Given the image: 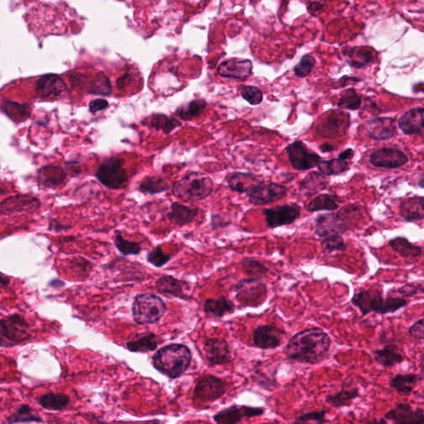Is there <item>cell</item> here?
<instances>
[{"mask_svg":"<svg viewBox=\"0 0 424 424\" xmlns=\"http://www.w3.org/2000/svg\"><path fill=\"white\" fill-rule=\"evenodd\" d=\"M331 341L321 328L313 327L295 334L285 348L287 361L317 365L326 360L329 354Z\"/></svg>","mask_w":424,"mask_h":424,"instance_id":"cell-1","label":"cell"},{"mask_svg":"<svg viewBox=\"0 0 424 424\" xmlns=\"http://www.w3.org/2000/svg\"><path fill=\"white\" fill-rule=\"evenodd\" d=\"M191 352L183 344H170L159 349L153 355L152 363L156 370L167 378L178 379L190 367Z\"/></svg>","mask_w":424,"mask_h":424,"instance_id":"cell-2","label":"cell"},{"mask_svg":"<svg viewBox=\"0 0 424 424\" xmlns=\"http://www.w3.org/2000/svg\"><path fill=\"white\" fill-rule=\"evenodd\" d=\"M213 191V182L207 175L191 173L176 182L173 194L185 202H195L205 200Z\"/></svg>","mask_w":424,"mask_h":424,"instance_id":"cell-3","label":"cell"},{"mask_svg":"<svg viewBox=\"0 0 424 424\" xmlns=\"http://www.w3.org/2000/svg\"><path fill=\"white\" fill-rule=\"evenodd\" d=\"M167 310L163 300L153 294L138 295L132 305V315L139 325H151L158 322Z\"/></svg>","mask_w":424,"mask_h":424,"instance_id":"cell-4","label":"cell"},{"mask_svg":"<svg viewBox=\"0 0 424 424\" xmlns=\"http://www.w3.org/2000/svg\"><path fill=\"white\" fill-rule=\"evenodd\" d=\"M30 328L29 322L19 314L0 320V346L10 347L29 341Z\"/></svg>","mask_w":424,"mask_h":424,"instance_id":"cell-5","label":"cell"},{"mask_svg":"<svg viewBox=\"0 0 424 424\" xmlns=\"http://www.w3.org/2000/svg\"><path fill=\"white\" fill-rule=\"evenodd\" d=\"M99 182L112 190L122 189L128 183V174L123 167V160L110 158L106 160L97 172Z\"/></svg>","mask_w":424,"mask_h":424,"instance_id":"cell-6","label":"cell"},{"mask_svg":"<svg viewBox=\"0 0 424 424\" xmlns=\"http://www.w3.org/2000/svg\"><path fill=\"white\" fill-rule=\"evenodd\" d=\"M227 383L217 376L207 375L196 384L193 399L203 403L214 402L226 394Z\"/></svg>","mask_w":424,"mask_h":424,"instance_id":"cell-7","label":"cell"},{"mask_svg":"<svg viewBox=\"0 0 424 424\" xmlns=\"http://www.w3.org/2000/svg\"><path fill=\"white\" fill-rule=\"evenodd\" d=\"M351 123L350 115L342 110H333L316 127V133L325 138L341 137Z\"/></svg>","mask_w":424,"mask_h":424,"instance_id":"cell-8","label":"cell"},{"mask_svg":"<svg viewBox=\"0 0 424 424\" xmlns=\"http://www.w3.org/2000/svg\"><path fill=\"white\" fill-rule=\"evenodd\" d=\"M285 150L291 166L296 170L307 171L314 169L322 161L320 155L310 152L305 143L298 140L290 143Z\"/></svg>","mask_w":424,"mask_h":424,"instance_id":"cell-9","label":"cell"},{"mask_svg":"<svg viewBox=\"0 0 424 424\" xmlns=\"http://www.w3.org/2000/svg\"><path fill=\"white\" fill-rule=\"evenodd\" d=\"M268 228H275L289 226L293 224L301 215V207L298 204L292 203L286 205L268 208L263 211Z\"/></svg>","mask_w":424,"mask_h":424,"instance_id":"cell-10","label":"cell"},{"mask_svg":"<svg viewBox=\"0 0 424 424\" xmlns=\"http://www.w3.org/2000/svg\"><path fill=\"white\" fill-rule=\"evenodd\" d=\"M235 290L237 298L247 306H258V302L262 303L263 298H266V285L257 278L241 280L235 286Z\"/></svg>","mask_w":424,"mask_h":424,"instance_id":"cell-11","label":"cell"},{"mask_svg":"<svg viewBox=\"0 0 424 424\" xmlns=\"http://www.w3.org/2000/svg\"><path fill=\"white\" fill-rule=\"evenodd\" d=\"M287 188L281 184L262 182L250 193L249 202L255 206H266L286 197Z\"/></svg>","mask_w":424,"mask_h":424,"instance_id":"cell-12","label":"cell"},{"mask_svg":"<svg viewBox=\"0 0 424 424\" xmlns=\"http://www.w3.org/2000/svg\"><path fill=\"white\" fill-rule=\"evenodd\" d=\"M266 410L261 407L231 405L219 411L213 416L217 424H237L244 419L259 417L265 414Z\"/></svg>","mask_w":424,"mask_h":424,"instance_id":"cell-13","label":"cell"},{"mask_svg":"<svg viewBox=\"0 0 424 424\" xmlns=\"http://www.w3.org/2000/svg\"><path fill=\"white\" fill-rule=\"evenodd\" d=\"M41 202L39 199L30 195L12 196L0 203V212L5 215L32 213L39 209Z\"/></svg>","mask_w":424,"mask_h":424,"instance_id":"cell-14","label":"cell"},{"mask_svg":"<svg viewBox=\"0 0 424 424\" xmlns=\"http://www.w3.org/2000/svg\"><path fill=\"white\" fill-rule=\"evenodd\" d=\"M409 160L403 152L394 148H382L370 156L372 165L390 169H399L409 163Z\"/></svg>","mask_w":424,"mask_h":424,"instance_id":"cell-15","label":"cell"},{"mask_svg":"<svg viewBox=\"0 0 424 424\" xmlns=\"http://www.w3.org/2000/svg\"><path fill=\"white\" fill-rule=\"evenodd\" d=\"M203 351L210 366H224L231 362V352L226 340L207 339L204 343Z\"/></svg>","mask_w":424,"mask_h":424,"instance_id":"cell-16","label":"cell"},{"mask_svg":"<svg viewBox=\"0 0 424 424\" xmlns=\"http://www.w3.org/2000/svg\"><path fill=\"white\" fill-rule=\"evenodd\" d=\"M285 331L272 325H262L256 327L253 331V342L261 350L276 349L282 345Z\"/></svg>","mask_w":424,"mask_h":424,"instance_id":"cell-17","label":"cell"},{"mask_svg":"<svg viewBox=\"0 0 424 424\" xmlns=\"http://www.w3.org/2000/svg\"><path fill=\"white\" fill-rule=\"evenodd\" d=\"M348 231H350V228L339 217L337 212L319 215L315 220V233L320 237L341 235Z\"/></svg>","mask_w":424,"mask_h":424,"instance_id":"cell-18","label":"cell"},{"mask_svg":"<svg viewBox=\"0 0 424 424\" xmlns=\"http://www.w3.org/2000/svg\"><path fill=\"white\" fill-rule=\"evenodd\" d=\"M385 419L392 424H424V412L422 408L414 410L409 403H400L387 412Z\"/></svg>","mask_w":424,"mask_h":424,"instance_id":"cell-19","label":"cell"},{"mask_svg":"<svg viewBox=\"0 0 424 424\" xmlns=\"http://www.w3.org/2000/svg\"><path fill=\"white\" fill-rule=\"evenodd\" d=\"M253 64L249 59L232 58L219 66L217 73L223 78L245 81L250 77Z\"/></svg>","mask_w":424,"mask_h":424,"instance_id":"cell-20","label":"cell"},{"mask_svg":"<svg viewBox=\"0 0 424 424\" xmlns=\"http://www.w3.org/2000/svg\"><path fill=\"white\" fill-rule=\"evenodd\" d=\"M384 298L378 290H362L355 294L351 303L357 307L362 315L378 314L383 305Z\"/></svg>","mask_w":424,"mask_h":424,"instance_id":"cell-21","label":"cell"},{"mask_svg":"<svg viewBox=\"0 0 424 424\" xmlns=\"http://www.w3.org/2000/svg\"><path fill=\"white\" fill-rule=\"evenodd\" d=\"M366 130L370 138L376 140L390 139L397 134L395 119L390 117L371 119L366 123Z\"/></svg>","mask_w":424,"mask_h":424,"instance_id":"cell-22","label":"cell"},{"mask_svg":"<svg viewBox=\"0 0 424 424\" xmlns=\"http://www.w3.org/2000/svg\"><path fill=\"white\" fill-rule=\"evenodd\" d=\"M375 51L370 47H346L343 51L346 61L351 67L355 69H362L375 59Z\"/></svg>","mask_w":424,"mask_h":424,"instance_id":"cell-23","label":"cell"},{"mask_svg":"<svg viewBox=\"0 0 424 424\" xmlns=\"http://www.w3.org/2000/svg\"><path fill=\"white\" fill-rule=\"evenodd\" d=\"M227 185L238 193H250L263 181L257 176L247 173H233L227 176Z\"/></svg>","mask_w":424,"mask_h":424,"instance_id":"cell-24","label":"cell"},{"mask_svg":"<svg viewBox=\"0 0 424 424\" xmlns=\"http://www.w3.org/2000/svg\"><path fill=\"white\" fill-rule=\"evenodd\" d=\"M423 108H414L400 116L398 126L403 134L413 135L423 130Z\"/></svg>","mask_w":424,"mask_h":424,"instance_id":"cell-25","label":"cell"},{"mask_svg":"<svg viewBox=\"0 0 424 424\" xmlns=\"http://www.w3.org/2000/svg\"><path fill=\"white\" fill-rule=\"evenodd\" d=\"M35 90L43 97H56L66 90V84L58 75H44L36 83Z\"/></svg>","mask_w":424,"mask_h":424,"instance_id":"cell-26","label":"cell"},{"mask_svg":"<svg viewBox=\"0 0 424 424\" xmlns=\"http://www.w3.org/2000/svg\"><path fill=\"white\" fill-rule=\"evenodd\" d=\"M399 215L408 222H422L424 217L423 198L413 197L400 203Z\"/></svg>","mask_w":424,"mask_h":424,"instance_id":"cell-27","label":"cell"},{"mask_svg":"<svg viewBox=\"0 0 424 424\" xmlns=\"http://www.w3.org/2000/svg\"><path fill=\"white\" fill-rule=\"evenodd\" d=\"M199 213L198 208H193L178 202H174L167 218L172 223L178 226L188 225L194 221Z\"/></svg>","mask_w":424,"mask_h":424,"instance_id":"cell-28","label":"cell"},{"mask_svg":"<svg viewBox=\"0 0 424 424\" xmlns=\"http://www.w3.org/2000/svg\"><path fill=\"white\" fill-rule=\"evenodd\" d=\"M186 283L175 279L173 276L164 275L156 282L155 287L158 294L165 296H173V297L188 299L187 295L184 293V286Z\"/></svg>","mask_w":424,"mask_h":424,"instance_id":"cell-29","label":"cell"},{"mask_svg":"<svg viewBox=\"0 0 424 424\" xmlns=\"http://www.w3.org/2000/svg\"><path fill=\"white\" fill-rule=\"evenodd\" d=\"M160 341L157 335L146 333L136 335L134 338L126 343L127 349L136 353H148L157 349Z\"/></svg>","mask_w":424,"mask_h":424,"instance_id":"cell-30","label":"cell"},{"mask_svg":"<svg viewBox=\"0 0 424 424\" xmlns=\"http://www.w3.org/2000/svg\"><path fill=\"white\" fill-rule=\"evenodd\" d=\"M372 354L375 361L384 367H393L405 361L399 348L393 344H389L382 349L375 350Z\"/></svg>","mask_w":424,"mask_h":424,"instance_id":"cell-31","label":"cell"},{"mask_svg":"<svg viewBox=\"0 0 424 424\" xmlns=\"http://www.w3.org/2000/svg\"><path fill=\"white\" fill-rule=\"evenodd\" d=\"M423 381V375L419 374H398L390 379V386L399 394L407 395L412 393L419 381Z\"/></svg>","mask_w":424,"mask_h":424,"instance_id":"cell-32","label":"cell"},{"mask_svg":"<svg viewBox=\"0 0 424 424\" xmlns=\"http://www.w3.org/2000/svg\"><path fill=\"white\" fill-rule=\"evenodd\" d=\"M234 309V303L224 296L217 299H207L203 305L204 313L211 318H222L228 314H231Z\"/></svg>","mask_w":424,"mask_h":424,"instance_id":"cell-33","label":"cell"},{"mask_svg":"<svg viewBox=\"0 0 424 424\" xmlns=\"http://www.w3.org/2000/svg\"><path fill=\"white\" fill-rule=\"evenodd\" d=\"M38 403L43 410L60 412L70 405L71 398L66 394L47 392L40 396Z\"/></svg>","mask_w":424,"mask_h":424,"instance_id":"cell-34","label":"cell"},{"mask_svg":"<svg viewBox=\"0 0 424 424\" xmlns=\"http://www.w3.org/2000/svg\"><path fill=\"white\" fill-rule=\"evenodd\" d=\"M328 182L325 176L318 172H311L299 182V191L304 195H313L326 189Z\"/></svg>","mask_w":424,"mask_h":424,"instance_id":"cell-35","label":"cell"},{"mask_svg":"<svg viewBox=\"0 0 424 424\" xmlns=\"http://www.w3.org/2000/svg\"><path fill=\"white\" fill-rule=\"evenodd\" d=\"M43 419L36 413L33 407L27 403H23L14 413L11 414L6 418L7 424L43 423Z\"/></svg>","mask_w":424,"mask_h":424,"instance_id":"cell-36","label":"cell"},{"mask_svg":"<svg viewBox=\"0 0 424 424\" xmlns=\"http://www.w3.org/2000/svg\"><path fill=\"white\" fill-rule=\"evenodd\" d=\"M359 395L360 392L357 388L343 386L338 393L327 395L326 402L334 408L350 406L352 402L359 397Z\"/></svg>","mask_w":424,"mask_h":424,"instance_id":"cell-37","label":"cell"},{"mask_svg":"<svg viewBox=\"0 0 424 424\" xmlns=\"http://www.w3.org/2000/svg\"><path fill=\"white\" fill-rule=\"evenodd\" d=\"M389 244L392 249L403 258H418L423 255L421 247L414 245L405 237L392 239Z\"/></svg>","mask_w":424,"mask_h":424,"instance_id":"cell-38","label":"cell"},{"mask_svg":"<svg viewBox=\"0 0 424 424\" xmlns=\"http://www.w3.org/2000/svg\"><path fill=\"white\" fill-rule=\"evenodd\" d=\"M339 199L330 194H320L309 202L307 211L316 212L320 211H335L338 209Z\"/></svg>","mask_w":424,"mask_h":424,"instance_id":"cell-39","label":"cell"},{"mask_svg":"<svg viewBox=\"0 0 424 424\" xmlns=\"http://www.w3.org/2000/svg\"><path fill=\"white\" fill-rule=\"evenodd\" d=\"M320 174L325 176H335L345 173L349 169V163L340 158L325 160L317 166Z\"/></svg>","mask_w":424,"mask_h":424,"instance_id":"cell-40","label":"cell"},{"mask_svg":"<svg viewBox=\"0 0 424 424\" xmlns=\"http://www.w3.org/2000/svg\"><path fill=\"white\" fill-rule=\"evenodd\" d=\"M169 186L165 180L156 177H147L139 184L138 190L142 193L155 195L169 190Z\"/></svg>","mask_w":424,"mask_h":424,"instance_id":"cell-41","label":"cell"},{"mask_svg":"<svg viewBox=\"0 0 424 424\" xmlns=\"http://www.w3.org/2000/svg\"><path fill=\"white\" fill-rule=\"evenodd\" d=\"M207 103L204 99H193L188 103L186 106L180 107L177 110V115L183 121H191L198 117L206 109Z\"/></svg>","mask_w":424,"mask_h":424,"instance_id":"cell-42","label":"cell"},{"mask_svg":"<svg viewBox=\"0 0 424 424\" xmlns=\"http://www.w3.org/2000/svg\"><path fill=\"white\" fill-rule=\"evenodd\" d=\"M114 242L115 247L123 255H138L141 253L142 247L139 243L127 241L119 231L115 232Z\"/></svg>","mask_w":424,"mask_h":424,"instance_id":"cell-43","label":"cell"},{"mask_svg":"<svg viewBox=\"0 0 424 424\" xmlns=\"http://www.w3.org/2000/svg\"><path fill=\"white\" fill-rule=\"evenodd\" d=\"M362 99L353 88H350L343 92L342 97H340L338 106L341 109L348 110H357L361 108Z\"/></svg>","mask_w":424,"mask_h":424,"instance_id":"cell-44","label":"cell"},{"mask_svg":"<svg viewBox=\"0 0 424 424\" xmlns=\"http://www.w3.org/2000/svg\"><path fill=\"white\" fill-rule=\"evenodd\" d=\"M337 213L350 228V230H351L352 226L357 225L360 220L362 218V209L357 205L343 207Z\"/></svg>","mask_w":424,"mask_h":424,"instance_id":"cell-45","label":"cell"},{"mask_svg":"<svg viewBox=\"0 0 424 424\" xmlns=\"http://www.w3.org/2000/svg\"><path fill=\"white\" fill-rule=\"evenodd\" d=\"M316 59L310 54L304 55L300 62L294 68L296 75L299 78H305L311 73L316 67Z\"/></svg>","mask_w":424,"mask_h":424,"instance_id":"cell-46","label":"cell"},{"mask_svg":"<svg viewBox=\"0 0 424 424\" xmlns=\"http://www.w3.org/2000/svg\"><path fill=\"white\" fill-rule=\"evenodd\" d=\"M151 126L156 130H163L166 133H169L176 127L181 126V123L177 119L167 117L165 115H155L151 119Z\"/></svg>","mask_w":424,"mask_h":424,"instance_id":"cell-47","label":"cell"},{"mask_svg":"<svg viewBox=\"0 0 424 424\" xmlns=\"http://www.w3.org/2000/svg\"><path fill=\"white\" fill-rule=\"evenodd\" d=\"M327 410L314 411L296 418L292 424H326Z\"/></svg>","mask_w":424,"mask_h":424,"instance_id":"cell-48","label":"cell"},{"mask_svg":"<svg viewBox=\"0 0 424 424\" xmlns=\"http://www.w3.org/2000/svg\"><path fill=\"white\" fill-rule=\"evenodd\" d=\"M172 255L164 253L161 246H158L153 250L149 252L147 255V261L155 268H163L171 261Z\"/></svg>","mask_w":424,"mask_h":424,"instance_id":"cell-49","label":"cell"},{"mask_svg":"<svg viewBox=\"0 0 424 424\" xmlns=\"http://www.w3.org/2000/svg\"><path fill=\"white\" fill-rule=\"evenodd\" d=\"M322 248L327 254L333 253L335 251H345L346 246L342 235H333L327 237L322 242Z\"/></svg>","mask_w":424,"mask_h":424,"instance_id":"cell-50","label":"cell"},{"mask_svg":"<svg viewBox=\"0 0 424 424\" xmlns=\"http://www.w3.org/2000/svg\"><path fill=\"white\" fill-rule=\"evenodd\" d=\"M243 269L246 273L250 275L265 276L269 272V269L261 262L255 261L254 259H246L242 262Z\"/></svg>","mask_w":424,"mask_h":424,"instance_id":"cell-51","label":"cell"},{"mask_svg":"<svg viewBox=\"0 0 424 424\" xmlns=\"http://www.w3.org/2000/svg\"><path fill=\"white\" fill-rule=\"evenodd\" d=\"M241 93L242 97L252 106H258L263 102V92L258 87L245 86L242 87Z\"/></svg>","mask_w":424,"mask_h":424,"instance_id":"cell-52","label":"cell"},{"mask_svg":"<svg viewBox=\"0 0 424 424\" xmlns=\"http://www.w3.org/2000/svg\"><path fill=\"white\" fill-rule=\"evenodd\" d=\"M407 304L408 302L403 298H387L386 300H384L383 305L378 314L385 315L394 314L396 311L407 306Z\"/></svg>","mask_w":424,"mask_h":424,"instance_id":"cell-53","label":"cell"},{"mask_svg":"<svg viewBox=\"0 0 424 424\" xmlns=\"http://www.w3.org/2000/svg\"><path fill=\"white\" fill-rule=\"evenodd\" d=\"M423 319L419 320L413 326L410 328L409 333L412 338L417 340H423L424 338V327Z\"/></svg>","mask_w":424,"mask_h":424,"instance_id":"cell-54","label":"cell"},{"mask_svg":"<svg viewBox=\"0 0 424 424\" xmlns=\"http://www.w3.org/2000/svg\"><path fill=\"white\" fill-rule=\"evenodd\" d=\"M398 294H401L402 296H405V297H410V296H414L419 293H423V287H419L418 286H414L413 285H406L396 291Z\"/></svg>","mask_w":424,"mask_h":424,"instance_id":"cell-55","label":"cell"},{"mask_svg":"<svg viewBox=\"0 0 424 424\" xmlns=\"http://www.w3.org/2000/svg\"><path fill=\"white\" fill-rule=\"evenodd\" d=\"M89 106L91 113L95 114L98 111L106 109L109 106V103L106 99H97L91 102Z\"/></svg>","mask_w":424,"mask_h":424,"instance_id":"cell-56","label":"cell"},{"mask_svg":"<svg viewBox=\"0 0 424 424\" xmlns=\"http://www.w3.org/2000/svg\"><path fill=\"white\" fill-rule=\"evenodd\" d=\"M323 5L318 2L311 3L310 5L307 7V10L309 11L310 14L315 16V14L321 13L323 10Z\"/></svg>","mask_w":424,"mask_h":424,"instance_id":"cell-57","label":"cell"},{"mask_svg":"<svg viewBox=\"0 0 424 424\" xmlns=\"http://www.w3.org/2000/svg\"><path fill=\"white\" fill-rule=\"evenodd\" d=\"M211 224L214 227H225L228 224H230V222L225 221V220L217 215L212 217Z\"/></svg>","mask_w":424,"mask_h":424,"instance_id":"cell-58","label":"cell"},{"mask_svg":"<svg viewBox=\"0 0 424 424\" xmlns=\"http://www.w3.org/2000/svg\"><path fill=\"white\" fill-rule=\"evenodd\" d=\"M354 155L355 151L353 150L347 149L346 150L343 151L342 153L340 154L338 158L345 160V161H346V160L353 158Z\"/></svg>","mask_w":424,"mask_h":424,"instance_id":"cell-59","label":"cell"},{"mask_svg":"<svg viewBox=\"0 0 424 424\" xmlns=\"http://www.w3.org/2000/svg\"><path fill=\"white\" fill-rule=\"evenodd\" d=\"M319 149L322 152V153H331V152H333L337 150V148L331 145L330 143H324L319 147Z\"/></svg>","mask_w":424,"mask_h":424,"instance_id":"cell-60","label":"cell"},{"mask_svg":"<svg viewBox=\"0 0 424 424\" xmlns=\"http://www.w3.org/2000/svg\"><path fill=\"white\" fill-rule=\"evenodd\" d=\"M10 279L5 274L0 273V287H6L10 285Z\"/></svg>","mask_w":424,"mask_h":424,"instance_id":"cell-61","label":"cell"},{"mask_svg":"<svg viewBox=\"0 0 424 424\" xmlns=\"http://www.w3.org/2000/svg\"><path fill=\"white\" fill-rule=\"evenodd\" d=\"M54 223L55 224V225H54V224H50V226H51L50 229H53L57 231H61L63 230H67V228H69V226H62L61 225V224H59L58 222H54Z\"/></svg>","mask_w":424,"mask_h":424,"instance_id":"cell-62","label":"cell"},{"mask_svg":"<svg viewBox=\"0 0 424 424\" xmlns=\"http://www.w3.org/2000/svg\"><path fill=\"white\" fill-rule=\"evenodd\" d=\"M371 424H388L385 419H375Z\"/></svg>","mask_w":424,"mask_h":424,"instance_id":"cell-63","label":"cell"},{"mask_svg":"<svg viewBox=\"0 0 424 424\" xmlns=\"http://www.w3.org/2000/svg\"><path fill=\"white\" fill-rule=\"evenodd\" d=\"M419 186L421 188H423V175H421V177H420L419 182Z\"/></svg>","mask_w":424,"mask_h":424,"instance_id":"cell-64","label":"cell"}]
</instances>
